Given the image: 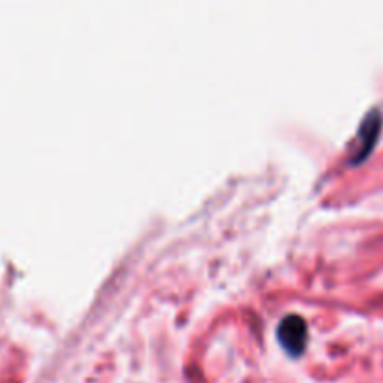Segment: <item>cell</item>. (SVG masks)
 I'll use <instances>...</instances> for the list:
<instances>
[{
    "mask_svg": "<svg viewBox=\"0 0 383 383\" xmlns=\"http://www.w3.org/2000/svg\"><path fill=\"white\" fill-rule=\"evenodd\" d=\"M278 342L290 355H299L307 344V324L301 316H286L278 324Z\"/></svg>",
    "mask_w": 383,
    "mask_h": 383,
    "instance_id": "cell-1",
    "label": "cell"
}]
</instances>
